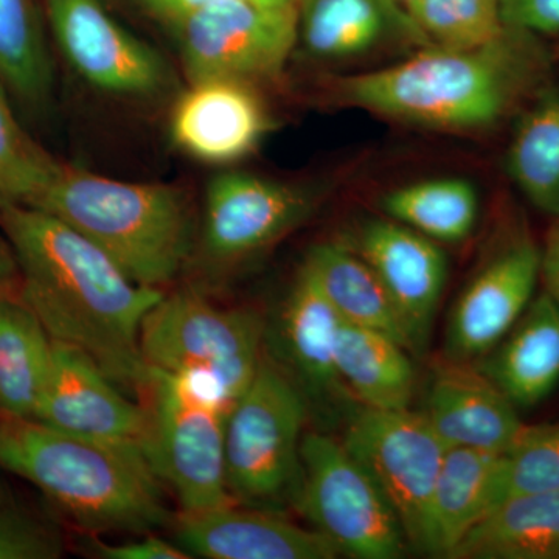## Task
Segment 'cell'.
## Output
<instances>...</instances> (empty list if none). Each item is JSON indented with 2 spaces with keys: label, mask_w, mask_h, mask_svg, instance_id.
<instances>
[{
  "label": "cell",
  "mask_w": 559,
  "mask_h": 559,
  "mask_svg": "<svg viewBox=\"0 0 559 559\" xmlns=\"http://www.w3.org/2000/svg\"><path fill=\"white\" fill-rule=\"evenodd\" d=\"M270 127L253 84L229 79L191 81L170 121L173 143L187 156L213 165L248 157Z\"/></svg>",
  "instance_id": "obj_17"
},
{
  "label": "cell",
  "mask_w": 559,
  "mask_h": 559,
  "mask_svg": "<svg viewBox=\"0 0 559 559\" xmlns=\"http://www.w3.org/2000/svg\"><path fill=\"white\" fill-rule=\"evenodd\" d=\"M421 414L448 448L499 455L513 450L527 426L479 367L447 356L433 364Z\"/></svg>",
  "instance_id": "obj_15"
},
{
  "label": "cell",
  "mask_w": 559,
  "mask_h": 559,
  "mask_svg": "<svg viewBox=\"0 0 559 559\" xmlns=\"http://www.w3.org/2000/svg\"><path fill=\"white\" fill-rule=\"evenodd\" d=\"M20 267L5 234H0V297L20 294Z\"/></svg>",
  "instance_id": "obj_37"
},
{
  "label": "cell",
  "mask_w": 559,
  "mask_h": 559,
  "mask_svg": "<svg viewBox=\"0 0 559 559\" xmlns=\"http://www.w3.org/2000/svg\"><path fill=\"white\" fill-rule=\"evenodd\" d=\"M176 544L191 558L333 559V543L314 528H301L275 511L231 506L182 514Z\"/></svg>",
  "instance_id": "obj_18"
},
{
  "label": "cell",
  "mask_w": 559,
  "mask_h": 559,
  "mask_svg": "<svg viewBox=\"0 0 559 559\" xmlns=\"http://www.w3.org/2000/svg\"><path fill=\"white\" fill-rule=\"evenodd\" d=\"M308 401L296 381L263 356L255 377L226 415V477L238 506L283 513L301 481Z\"/></svg>",
  "instance_id": "obj_6"
},
{
  "label": "cell",
  "mask_w": 559,
  "mask_h": 559,
  "mask_svg": "<svg viewBox=\"0 0 559 559\" xmlns=\"http://www.w3.org/2000/svg\"><path fill=\"white\" fill-rule=\"evenodd\" d=\"M557 57H559V49L557 50Z\"/></svg>",
  "instance_id": "obj_41"
},
{
  "label": "cell",
  "mask_w": 559,
  "mask_h": 559,
  "mask_svg": "<svg viewBox=\"0 0 559 559\" xmlns=\"http://www.w3.org/2000/svg\"><path fill=\"white\" fill-rule=\"evenodd\" d=\"M400 3H403V5H407V3L412 2V0H399Z\"/></svg>",
  "instance_id": "obj_40"
},
{
  "label": "cell",
  "mask_w": 559,
  "mask_h": 559,
  "mask_svg": "<svg viewBox=\"0 0 559 559\" xmlns=\"http://www.w3.org/2000/svg\"><path fill=\"white\" fill-rule=\"evenodd\" d=\"M390 218L433 241L460 242L469 237L479 216V197L469 180L437 178L400 187L385 194Z\"/></svg>",
  "instance_id": "obj_28"
},
{
  "label": "cell",
  "mask_w": 559,
  "mask_h": 559,
  "mask_svg": "<svg viewBox=\"0 0 559 559\" xmlns=\"http://www.w3.org/2000/svg\"><path fill=\"white\" fill-rule=\"evenodd\" d=\"M272 3L296 2V0H270Z\"/></svg>",
  "instance_id": "obj_39"
},
{
  "label": "cell",
  "mask_w": 559,
  "mask_h": 559,
  "mask_svg": "<svg viewBox=\"0 0 559 559\" xmlns=\"http://www.w3.org/2000/svg\"><path fill=\"white\" fill-rule=\"evenodd\" d=\"M540 280L544 290L559 305V218H555L540 248Z\"/></svg>",
  "instance_id": "obj_36"
},
{
  "label": "cell",
  "mask_w": 559,
  "mask_h": 559,
  "mask_svg": "<svg viewBox=\"0 0 559 559\" xmlns=\"http://www.w3.org/2000/svg\"><path fill=\"white\" fill-rule=\"evenodd\" d=\"M506 165L522 194L559 218V86L546 83L530 98L511 135Z\"/></svg>",
  "instance_id": "obj_27"
},
{
  "label": "cell",
  "mask_w": 559,
  "mask_h": 559,
  "mask_svg": "<svg viewBox=\"0 0 559 559\" xmlns=\"http://www.w3.org/2000/svg\"><path fill=\"white\" fill-rule=\"evenodd\" d=\"M300 457L301 481L294 507L340 554L358 559H396L406 554L409 544L399 516L342 441L305 433Z\"/></svg>",
  "instance_id": "obj_8"
},
{
  "label": "cell",
  "mask_w": 559,
  "mask_h": 559,
  "mask_svg": "<svg viewBox=\"0 0 559 559\" xmlns=\"http://www.w3.org/2000/svg\"><path fill=\"white\" fill-rule=\"evenodd\" d=\"M92 551L105 559H189L191 558L178 544L167 543L159 536L146 533L142 539L124 544H106L94 539Z\"/></svg>",
  "instance_id": "obj_35"
},
{
  "label": "cell",
  "mask_w": 559,
  "mask_h": 559,
  "mask_svg": "<svg viewBox=\"0 0 559 559\" xmlns=\"http://www.w3.org/2000/svg\"><path fill=\"white\" fill-rule=\"evenodd\" d=\"M53 340L20 296L0 297V415L35 418Z\"/></svg>",
  "instance_id": "obj_26"
},
{
  "label": "cell",
  "mask_w": 559,
  "mask_h": 559,
  "mask_svg": "<svg viewBox=\"0 0 559 559\" xmlns=\"http://www.w3.org/2000/svg\"><path fill=\"white\" fill-rule=\"evenodd\" d=\"M412 20L430 46L473 49L502 33L500 0H412Z\"/></svg>",
  "instance_id": "obj_31"
},
{
  "label": "cell",
  "mask_w": 559,
  "mask_h": 559,
  "mask_svg": "<svg viewBox=\"0 0 559 559\" xmlns=\"http://www.w3.org/2000/svg\"><path fill=\"white\" fill-rule=\"evenodd\" d=\"M342 443L384 492L409 547L426 554L430 502L448 447L425 415L360 406Z\"/></svg>",
  "instance_id": "obj_10"
},
{
  "label": "cell",
  "mask_w": 559,
  "mask_h": 559,
  "mask_svg": "<svg viewBox=\"0 0 559 559\" xmlns=\"http://www.w3.org/2000/svg\"><path fill=\"white\" fill-rule=\"evenodd\" d=\"M0 468L31 481L80 527L146 535L170 520L146 452L0 415Z\"/></svg>",
  "instance_id": "obj_3"
},
{
  "label": "cell",
  "mask_w": 559,
  "mask_h": 559,
  "mask_svg": "<svg viewBox=\"0 0 559 559\" xmlns=\"http://www.w3.org/2000/svg\"><path fill=\"white\" fill-rule=\"evenodd\" d=\"M503 455L448 448L430 502L426 555L450 558L455 547L502 502Z\"/></svg>",
  "instance_id": "obj_22"
},
{
  "label": "cell",
  "mask_w": 559,
  "mask_h": 559,
  "mask_svg": "<svg viewBox=\"0 0 559 559\" xmlns=\"http://www.w3.org/2000/svg\"><path fill=\"white\" fill-rule=\"evenodd\" d=\"M0 79L31 105L49 98L53 68L35 0H0Z\"/></svg>",
  "instance_id": "obj_29"
},
{
  "label": "cell",
  "mask_w": 559,
  "mask_h": 559,
  "mask_svg": "<svg viewBox=\"0 0 559 559\" xmlns=\"http://www.w3.org/2000/svg\"><path fill=\"white\" fill-rule=\"evenodd\" d=\"M336 369L345 390L360 406L378 411L409 409L417 373L409 349L392 337L341 322Z\"/></svg>",
  "instance_id": "obj_25"
},
{
  "label": "cell",
  "mask_w": 559,
  "mask_h": 559,
  "mask_svg": "<svg viewBox=\"0 0 559 559\" xmlns=\"http://www.w3.org/2000/svg\"><path fill=\"white\" fill-rule=\"evenodd\" d=\"M0 79V210L31 207L60 164L21 127Z\"/></svg>",
  "instance_id": "obj_30"
},
{
  "label": "cell",
  "mask_w": 559,
  "mask_h": 559,
  "mask_svg": "<svg viewBox=\"0 0 559 559\" xmlns=\"http://www.w3.org/2000/svg\"><path fill=\"white\" fill-rule=\"evenodd\" d=\"M171 20L190 81L275 79L299 43L296 2L213 0Z\"/></svg>",
  "instance_id": "obj_9"
},
{
  "label": "cell",
  "mask_w": 559,
  "mask_h": 559,
  "mask_svg": "<svg viewBox=\"0 0 559 559\" xmlns=\"http://www.w3.org/2000/svg\"><path fill=\"white\" fill-rule=\"evenodd\" d=\"M355 250L369 263L395 304L414 353L425 349L448 282L443 250L436 241L393 219L364 224Z\"/></svg>",
  "instance_id": "obj_16"
},
{
  "label": "cell",
  "mask_w": 559,
  "mask_h": 559,
  "mask_svg": "<svg viewBox=\"0 0 559 559\" xmlns=\"http://www.w3.org/2000/svg\"><path fill=\"white\" fill-rule=\"evenodd\" d=\"M450 559H559V491L503 500L469 530Z\"/></svg>",
  "instance_id": "obj_24"
},
{
  "label": "cell",
  "mask_w": 559,
  "mask_h": 559,
  "mask_svg": "<svg viewBox=\"0 0 559 559\" xmlns=\"http://www.w3.org/2000/svg\"><path fill=\"white\" fill-rule=\"evenodd\" d=\"M151 370V369H150ZM146 457L182 514L235 502L226 477V414L173 374L151 370Z\"/></svg>",
  "instance_id": "obj_7"
},
{
  "label": "cell",
  "mask_w": 559,
  "mask_h": 559,
  "mask_svg": "<svg viewBox=\"0 0 559 559\" xmlns=\"http://www.w3.org/2000/svg\"><path fill=\"white\" fill-rule=\"evenodd\" d=\"M50 31L62 57L95 90L150 97L168 83L167 62L124 31L100 0H46Z\"/></svg>",
  "instance_id": "obj_12"
},
{
  "label": "cell",
  "mask_w": 559,
  "mask_h": 559,
  "mask_svg": "<svg viewBox=\"0 0 559 559\" xmlns=\"http://www.w3.org/2000/svg\"><path fill=\"white\" fill-rule=\"evenodd\" d=\"M296 5L301 47L318 61L432 47L399 0H296Z\"/></svg>",
  "instance_id": "obj_19"
},
{
  "label": "cell",
  "mask_w": 559,
  "mask_h": 559,
  "mask_svg": "<svg viewBox=\"0 0 559 559\" xmlns=\"http://www.w3.org/2000/svg\"><path fill=\"white\" fill-rule=\"evenodd\" d=\"M318 189L250 175L223 173L205 191L201 248L213 263L234 264L263 252L311 218Z\"/></svg>",
  "instance_id": "obj_11"
},
{
  "label": "cell",
  "mask_w": 559,
  "mask_h": 559,
  "mask_svg": "<svg viewBox=\"0 0 559 559\" xmlns=\"http://www.w3.org/2000/svg\"><path fill=\"white\" fill-rule=\"evenodd\" d=\"M341 318L323 296L307 267L301 266L278 320V341L289 374L301 392L316 399L342 396L336 369ZM304 393V395H305Z\"/></svg>",
  "instance_id": "obj_21"
},
{
  "label": "cell",
  "mask_w": 559,
  "mask_h": 559,
  "mask_svg": "<svg viewBox=\"0 0 559 559\" xmlns=\"http://www.w3.org/2000/svg\"><path fill=\"white\" fill-rule=\"evenodd\" d=\"M503 25L539 38H558L559 0H500Z\"/></svg>",
  "instance_id": "obj_34"
},
{
  "label": "cell",
  "mask_w": 559,
  "mask_h": 559,
  "mask_svg": "<svg viewBox=\"0 0 559 559\" xmlns=\"http://www.w3.org/2000/svg\"><path fill=\"white\" fill-rule=\"evenodd\" d=\"M264 331L259 312L179 290L146 314L140 349L151 370L179 378L227 415L259 370Z\"/></svg>",
  "instance_id": "obj_5"
},
{
  "label": "cell",
  "mask_w": 559,
  "mask_h": 559,
  "mask_svg": "<svg viewBox=\"0 0 559 559\" xmlns=\"http://www.w3.org/2000/svg\"><path fill=\"white\" fill-rule=\"evenodd\" d=\"M31 207L64 221L148 288L173 282L193 250L189 204L165 183L124 182L60 164Z\"/></svg>",
  "instance_id": "obj_4"
},
{
  "label": "cell",
  "mask_w": 559,
  "mask_h": 559,
  "mask_svg": "<svg viewBox=\"0 0 559 559\" xmlns=\"http://www.w3.org/2000/svg\"><path fill=\"white\" fill-rule=\"evenodd\" d=\"M36 421L70 436L145 451L148 412L121 395L86 353L53 341V355Z\"/></svg>",
  "instance_id": "obj_14"
},
{
  "label": "cell",
  "mask_w": 559,
  "mask_h": 559,
  "mask_svg": "<svg viewBox=\"0 0 559 559\" xmlns=\"http://www.w3.org/2000/svg\"><path fill=\"white\" fill-rule=\"evenodd\" d=\"M550 51L539 36L503 28L473 49L426 47L407 60L342 76L344 105L429 130H487L546 84Z\"/></svg>",
  "instance_id": "obj_2"
},
{
  "label": "cell",
  "mask_w": 559,
  "mask_h": 559,
  "mask_svg": "<svg viewBox=\"0 0 559 559\" xmlns=\"http://www.w3.org/2000/svg\"><path fill=\"white\" fill-rule=\"evenodd\" d=\"M476 362L518 409L543 403L559 384L557 301L543 290L507 336Z\"/></svg>",
  "instance_id": "obj_20"
},
{
  "label": "cell",
  "mask_w": 559,
  "mask_h": 559,
  "mask_svg": "<svg viewBox=\"0 0 559 559\" xmlns=\"http://www.w3.org/2000/svg\"><path fill=\"white\" fill-rule=\"evenodd\" d=\"M540 248L527 231L502 246L477 271L452 308L444 356L476 362L499 344L535 299Z\"/></svg>",
  "instance_id": "obj_13"
},
{
  "label": "cell",
  "mask_w": 559,
  "mask_h": 559,
  "mask_svg": "<svg viewBox=\"0 0 559 559\" xmlns=\"http://www.w3.org/2000/svg\"><path fill=\"white\" fill-rule=\"evenodd\" d=\"M0 229L20 267L17 296L51 340L86 353L117 385L145 389L151 370L140 331L162 289L135 283L97 245L43 210H0Z\"/></svg>",
  "instance_id": "obj_1"
},
{
  "label": "cell",
  "mask_w": 559,
  "mask_h": 559,
  "mask_svg": "<svg viewBox=\"0 0 559 559\" xmlns=\"http://www.w3.org/2000/svg\"><path fill=\"white\" fill-rule=\"evenodd\" d=\"M549 491H559V421L525 426L513 450L503 455L502 502Z\"/></svg>",
  "instance_id": "obj_32"
},
{
  "label": "cell",
  "mask_w": 559,
  "mask_h": 559,
  "mask_svg": "<svg viewBox=\"0 0 559 559\" xmlns=\"http://www.w3.org/2000/svg\"><path fill=\"white\" fill-rule=\"evenodd\" d=\"M9 495V489H7L5 484H3L2 479H0V500L7 498Z\"/></svg>",
  "instance_id": "obj_38"
},
{
  "label": "cell",
  "mask_w": 559,
  "mask_h": 559,
  "mask_svg": "<svg viewBox=\"0 0 559 559\" xmlns=\"http://www.w3.org/2000/svg\"><path fill=\"white\" fill-rule=\"evenodd\" d=\"M64 549L60 528L50 521L11 495L0 500V559H58Z\"/></svg>",
  "instance_id": "obj_33"
},
{
  "label": "cell",
  "mask_w": 559,
  "mask_h": 559,
  "mask_svg": "<svg viewBox=\"0 0 559 559\" xmlns=\"http://www.w3.org/2000/svg\"><path fill=\"white\" fill-rule=\"evenodd\" d=\"M304 266L342 322L378 331L414 352L395 304L381 280L356 250L336 242L314 246Z\"/></svg>",
  "instance_id": "obj_23"
}]
</instances>
